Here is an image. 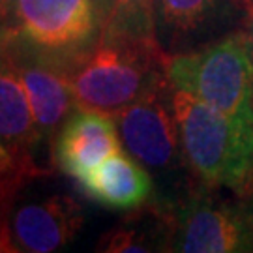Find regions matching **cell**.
<instances>
[{
  "instance_id": "9c48e42d",
  "label": "cell",
  "mask_w": 253,
  "mask_h": 253,
  "mask_svg": "<svg viewBox=\"0 0 253 253\" xmlns=\"http://www.w3.org/2000/svg\"><path fill=\"white\" fill-rule=\"evenodd\" d=\"M120 143L115 117L77 109L56 133L54 162L60 171L79 180L120 152Z\"/></svg>"
},
{
  "instance_id": "9a60e30c",
  "label": "cell",
  "mask_w": 253,
  "mask_h": 253,
  "mask_svg": "<svg viewBox=\"0 0 253 253\" xmlns=\"http://www.w3.org/2000/svg\"><path fill=\"white\" fill-rule=\"evenodd\" d=\"M25 180H28L27 174L19 171L8 158V154L4 152V148L0 146V214L2 216H9L15 193Z\"/></svg>"
},
{
  "instance_id": "2e32d148",
  "label": "cell",
  "mask_w": 253,
  "mask_h": 253,
  "mask_svg": "<svg viewBox=\"0 0 253 253\" xmlns=\"http://www.w3.org/2000/svg\"><path fill=\"white\" fill-rule=\"evenodd\" d=\"M17 246L13 240L11 225H9V216L0 214V253H17Z\"/></svg>"
},
{
  "instance_id": "5b68a950",
  "label": "cell",
  "mask_w": 253,
  "mask_h": 253,
  "mask_svg": "<svg viewBox=\"0 0 253 253\" xmlns=\"http://www.w3.org/2000/svg\"><path fill=\"white\" fill-rule=\"evenodd\" d=\"M165 252H253V205L191 197L162 210Z\"/></svg>"
},
{
  "instance_id": "3957f363",
  "label": "cell",
  "mask_w": 253,
  "mask_h": 253,
  "mask_svg": "<svg viewBox=\"0 0 253 253\" xmlns=\"http://www.w3.org/2000/svg\"><path fill=\"white\" fill-rule=\"evenodd\" d=\"M167 79L174 90L191 94L233 117H253V56L244 32L195 53L169 54Z\"/></svg>"
},
{
  "instance_id": "6da1fadb",
  "label": "cell",
  "mask_w": 253,
  "mask_h": 253,
  "mask_svg": "<svg viewBox=\"0 0 253 253\" xmlns=\"http://www.w3.org/2000/svg\"><path fill=\"white\" fill-rule=\"evenodd\" d=\"M167 56L158 38L98 36L68 64L75 107L115 117L148 94L165 90Z\"/></svg>"
},
{
  "instance_id": "7c38bea8",
  "label": "cell",
  "mask_w": 253,
  "mask_h": 253,
  "mask_svg": "<svg viewBox=\"0 0 253 253\" xmlns=\"http://www.w3.org/2000/svg\"><path fill=\"white\" fill-rule=\"evenodd\" d=\"M235 2L236 0H158L156 13L171 36L188 38L219 23Z\"/></svg>"
},
{
  "instance_id": "5bb4252c",
  "label": "cell",
  "mask_w": 253,
  "mask_h": 253,
  "mask_svg": "<svg viewBox=\"0 0 253 253\" xmlns=\"http://www.w3.org/2000/svg\"><path fill=\"white\" fill-rule=\"evenodd\" d=\"M98 250L107 253H127V252H165V223L162 210L160 217L152 227L139 223H124L111 229L107 235L98 242Z\"/></svg>"
},
{
  "instance_id": "277c9868",
  "label": "cell",
  "mask_w": 253,
  "mask_h": 253,
  "mask_svg": "<svg viewBox=\"0 0 253 253\" xmlns=\"http://www.w3.org/2000/svg\"><path fill=\"white\" fill-rule=\"evenodd\" d=\"M4 28L64 68L100 34L94 0H11Z\"/></svg>"
},
{
  "instance_id": "8fae6325",
  "label": "cell",
  "mask_w": 253,
  "mask_h": 253,
  "mask_svg": "<svg viewBox=\"0 0 253 253\" xmlns=\"http://www.w3.org/2000/svg\"><path fill=\"white\" fill-rule=\"evenodd\" d=\"M77 182L88 199L117 210H131L145 205L154 190L152 176L145 167L122 150Z\"/></svg>"
},
{
  "instance_id": "7a4b0ae2",
  "label": "cell",
  "mask_w": 253,
  "mask_h": 253,
  "mask_svg": "<svg viewBox=\"0 0 253 253\" xmlns=\"http://www.w3.org/2000/svg\"><path fill=\"white\" fill-rule=\"evenodd\" d=\"M186 163L210 186L246 193L253 180V117H233L182 90L171 92Z\"/></svg>"
},
{
  "instance_id": "ac0fdd59",
  "label": "cell",
  "mask_w": 253,
  "mask_h": 253,
  "mask_svg": "<svg viewBox=\"0 0 253 253\" xmlns=\"http://www.w3.org/2000/svg\"><path fill=\"white\" fill-rule=\"evenodd\" d=\"M11 0H0V27L6 25V17H8V9Z\"/></svg>"
},
{
  "instance_id": "30bf717a",
  "label": "cell",
  "mask_w": 253,
  "mask_h": 253,
  "mask_svg": "<svg viewBox=\"0 0 253 253\" xmlns=\"http://www.w3.org/2000/svg\"><path fill=\"white\" fill-rule=\"evenodd\" d=\"M9 225L19 252L51 253L75 238L83 225V210L68 195H51L17 205Z\"/></svg>"
},
{
  "instance_id": "ba28073f",
  "label": "cell",
  "mask_w": 253,
  "mask_h": 253,
  "mask_svg": "<svg viewBox=\"0 0 253 253\" xmlns=\"http://www.w3.org/2000/svg\"><path fill=\"white\" fill-rule=\"evenodd\" d=\"M9 51L27 88L40 135L42 139L53 137L70 117L72 109H77L66 68L11 36Z\"/></svg>"
},
{
  "instance_id": "8992f818",
  "label": "cell",
  "mask_w": 253,
  "mask_h": 253,
  "mask_svg": "<svg viewBox=\"0 0 253 253\" xmlns=\"http://www.w3.org/2000/svg\"><path fill=\"white\" fill-rule=\"evenodd\" d=\"M165 90L148 94L115 115L127 152L154 172L174 171L186 162L171 98L167 103L163 100Z\"/></svg>"
},
{
  "instance_id": "e0dca14e",
  "label": "cell",
  "mask_w": 253,
  "mask_h": 253,
  "mask_svg": "<svg viewBox=\"0 0 253 253\" xmlns=\"http://www.w3.org/2000/svg\"><path fill=\"white\" fill-rule=\"evenodd\" d=\"M242 6L246 9V15H248V32H246V36H248L253 56V0H242Z\"/></svg>"
},
{
  "instance_id": "4fadbf2b",
  "label": "cell",
  "mask_w": 253,
  "mask_h": 253,
  "mask_svg": "<svg viewBox=\"0 0 253 253\" xmlns=\"http://www.w3.org/2000/svg\"><path fill=\"white\" fill-rule=\"evenodd\" d=\"M98 9V36L156 38L158 0H94Z\"/></svg>"
},
{
  "instance_id": "52a82bcc",
  "label": "cell",
  "mask_w": 253,
  "mask_h": 253,
  "mask_svg": "<svg viewBox=\"0 0 253 253\" xmlns=\"http://www.w3.org/2000/svg\"><path fill=\"white\" fill-rule=\"evenodd\" d=\"M40 141L27 88L9 51V36L0 27V146L27 178L43 174L34 158Z\"/></svg>"
}]
</instances>
